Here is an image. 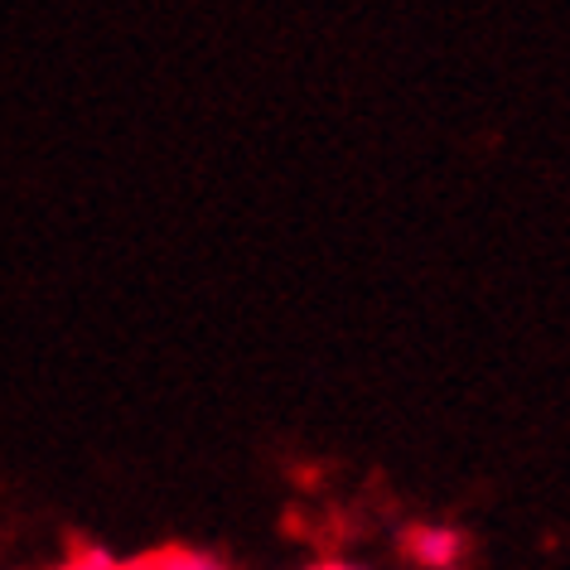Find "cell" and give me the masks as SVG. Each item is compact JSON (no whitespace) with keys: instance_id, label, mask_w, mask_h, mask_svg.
I'll return each mask as SVG.
<instances>
[{"instance_id":"6da1fadb","label":"cell","mask_w":570,"mask_h":570,"mask_svg":"<svg viewBox=\"0 0 570 570\" xmlns=\"http://www.w3.org/2000/svg\"><path fill=\"white\" fill-rule=\"evenodd\" d=\"M469 551V537L450 522H421L406 532V556L425 570H454Z\"/></svg>"},{"instance_id":"7a4b0ae2","label":"cell","mask_w":570,"mask_h":570,"mask_svg":"<svg viewBox=\"0 0 570 570\" xmlns=\"http://www.w3.org/2000/svg\"><path fill=\"white\" fill-rule=\"evenodd\" d=\"M136 570H227V561L213 551H198V547H165V551L146 556Z\"/></svg>"},{"instance_id":"3957f363","label":"cell","mask_w":570,"mask_h":570,"mask_svg":"<svg viewBox=\"0 0 570 570\" xmlns=\"http://www.w3.org/2000/svg\"><path fill=\"white\" fill-rule=\"evenodd\" d=\"M49 570H126V566L107 547H78L73 556H63V561L49 566Z\"/></svg>"},{"instance_id":"277c9868","label":"cell","mask_w":570,"mask_h":570,"mask_svg":"<svg viewBox=\"0 0 570 570\" xmlns=\"http://www.w3.org/2000/svg\"><path fill=\"white\" fill-rule=\"evenodd\" d=\"M295 570H363L358 561H338V556H324V561H305V566H295Z\"/></svg>"}]
</instances>
